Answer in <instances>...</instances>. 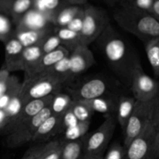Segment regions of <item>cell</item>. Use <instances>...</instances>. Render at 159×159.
<instances>
[{
	"label": "cell",
	"instance_id": "6da1fadb",
	"mask_svg": "<svg viewBox=\"0 0 159 159\" xmlns=\"http://www.w3.org/2000/svg\"><path fill=\"white\" fill-rule=\"evenodd\" d=\"M96 40L110 68L130 87L134 71L142 67L138 54L110 24Z\"/></svg>",
	"mask_w": 159,
	"mask_h": 159
},
{
	"label": "cell",
	"instance_id": "7a4b0ae2",
	"mask_svg": "<svg viewBox=\"0 0 159 159\" xmlns=\"http://www.w3.org/2000/svg\"><path fill=\"white\" fill-rule=\"evenodd\" d=\"M113 16L122 29L144 43L159 38V22L150 12L119 7L115 9Z\"/></svg>",
	"mask_w": 159,
	"mask_h": 159
},
{
	"label": "cell",
	"instance_id": "3957f363",
	"mask_svg": "<svg viewBox=\"0 0 159 159\" xmlns=\"http://www.w3.org/2000/svg\"><path fill=\"white\" fill-rule=\"evenodd\" d=\"M68 85L66 81L48 72L28 75H25L20 93L23 105L34 99L54 96Z\"/></svg>",
	"mask_w": 159,
	"mask_h": 159
},
{
	"label": "cell",
	"instance_id": "277c9868",
	"mask_svg": "<svg viewBox=\"0 0 159 159\" xmlns=\"http://www.w3.org/2000/svg\"><path fill=\"white\" fill-rule=\"evenodd\" d=\"M120 83L106 76L99 75L84 79L75 85H70L68 93L73 100L87 101L107 95H117Z\"/></svg>",
	"mask_w": 159,
	"mask_h": 159
},
{
	"label": "cell",
	"instance_id": "5b68a950",
	"mask_svg": "<svg viewBox=\"0 0 159 159\" xmlns=\"http://www.w3.org/2000/svg\"><path fill=\"white\" fill-rule=\"evenodd\" d=\"M158 103L159 95L150 101H136L133 113L127 122L125 129L123 130L124 147H127L129 143L135 137L138 136L152 120L155 109Z\"/></svg>",
	"mask_w": 159,
	"mask_h": 159
},
{
	"label": "cell",
	"instance_id": "8992f818",
	"mask_svg": "<svg viewBox=\"0 0 159 159\" xmlns=\"http://www.w3.org/2000/svg\"><path fill=\"white\" fill-rule=\"evenodd\" d=\"M110 23V19L103 9L92 5L84 7L83 24L79 35L82 44L88 46L96 41Z\"/></svg>",
	"mask_w": 159,
	"mask_h": 159
},
{
	"label": "cell",
	"instance_id": "52a82bcc",
	"mask_svg": "<svg viewBox=\"0 0 159 159\" xmlns=\"http://www.w3.org/2000/svg\"><path fill=\"white\" fill-rule=\"evenodd\" d=\"M116 128V118L111 116L106 119L95 131L87 134L84 140V155H104Z\"/></svg>",
	"mask_w": 159,
	"mask_h": 159
},
{
	"label": "cell",
	"instance_id": "ba28073f",
	"mask_svg": "<svg viewBox=\"0 0 159 159\" xmlns=\"http://www.w3.org/2000/svg\"><path fill=\"white\" fill-rule=\"evenodd\" d=\"M51 114L52 113L50 105L43 108L41 111L24 123L16 130L6 135L7 137L5 141L6 147L15 148L32 141L33 138L40 124Z\"/></svg>",
	"mask_w": 159,
	"mask_h": 159
},
{
	"label": "cell",
	"instance_id": "9c48e42d",
	"mask_svg": "<svg viewBox=\"0 0 159 159\" xmlns=\"http://www.w3.org/2000/svg\"><path fill=\"white\" fill-rule=\"evenodd\" d=\"M157 130L151 121L126 148V159H154V141Z\"/></svg>",
	"mask_w": 159,
	"mask_h": 159
},
{
	"label": "cell",
	"instance_id": "30bf717a",
	"mask_svg": "<svg viewBox=\"0 0 159 159\" xmlns=\"http://www.w3.org/2000/svg\"><path fill=\"white\" fill-rule=\"evenodd\" d=\"M129 88L133 97L140 102L150 101L159 95V82L148 75L142 67L134 71Z\"/></svg>",
	"mask_w": 159,
	"mask_h": 159
},
{
	"label": "cell",
	"instance_id": "8fae6325",
	"mask_svg": "<svg viewBox=\"0 0 159 159\" xmlns=\"http://www.w3.org/2000/svg\"><path fill=\"white\" fill-rule=\"evenodd\" d=\"M52 98L53 96H49L48 97L42 98V99L30 101L27 103L23 105L18 114L9 120L6 127L0 130V134L8 135L13 132L18 127L23 125L24 123L31 119L33 116L37 115L43 108L49 106L52 100Z\"/></svg>",
	"mask_w": 159,
	"mask_h": 159
},
{
	"label": "cell",
	"instance_id": "7c38bea8",
	"mask_svg": "<svg viewBox=\"0 0 159 159\" xmlns=\"http://www.w3.org/2000/svg\"><path fill=\"white\" fill-rule=\"evenodd\" d=\"M70 79L71 83L74 79L91 68L96 64L93 53L88 46L81 44L69 54Z\"/></svg>",
	"mask_w": 159,
	"mask_h": 159
},
{
	"label": "cell",
	"instance_id": "4fadbf2b",
	"mask_svg": "<svg viewBox=\"0 0 159 159\" xmlns=\"http://www.w3.org/2000/svg\"><path fill=\"white\" fill-rule=\"evenodd\" d=\"M64 130L63 116L51 114L38 127L33 138L32 142L45 144L54 136L63 133Z\"/></svg>",
	"mask_w": 159,
	"mask_h": 159
},
{
	"label": "cell",
	"instance_id": "5bb4252c",
	"mask_svg": "<svg viewBox=\"0 0 159 159\" xmlns=\"http://www.w3.org/2000/svg\"><path fill=\"white\" fill-rule=\"evenodd\" d=\"M5 44V63L3 68L9 72L21 71V57L24 47L16 38L12 37Z\"/></svg>",
	"mask_w": 159,
	"mask_h": 159
},
{
	"label": "cell",
	"instance_id": "9a60e30c",
	"mask_svg": "<svg viewBox=\"0 0 159 159\" xmlns=\"http://www.w3.org/2000/svg\"><path fill=\"white\" fill-rule=\"evenodd\" d=\"M54 32L50 27L41 30L28 29V28L16 26L14 37L23 45L24 48L34 45H40L49 34Z\"/></svg>",
	"mask_w": 159,
	"mask_h": 159
},
{
	"label": "cell",
	"instance_id": "2e32d148",
	"mask_svg": "<svg viewBox=\"0 0 159 159\" xmlns=\"http://www.w3.org/2000/svg\"><path fill=\"white\" fill-rule=\"evenodd\" d=\"M69 54V51H68L65 47L60 46L58 48L51 51V52L43 54L39 63L32 70V71L25 75H32L44 72V71H48L49 68H51L53 65H55L57 62H58L59 61H61L66 56H68Z\"/></svg>",
	"mask_w": 159,
	"mask_h": 159
},
{
	"label": "cell",
	"instance_id": "e0dca14e",
	"mask_svg": "<svg viewBox=\"0 0 159 159\" xmlns=\"http://www.w3.org/2000/svg\"><path fill=\"white\" fill-rule=\"evenodd\" d=\"M121 96V95H120ZM120 96L119 95H107L96 99L85 101L90 108L95 112L102 113L106 116H111L113 113H116L117 107L118 99Z\"/></svg>",
	"mask_w": 159,
	"mask_h": 159
},
{
	"label": "cell",
	"instance_id": "ac0fdd59",
	"mask_svg": "<svg viewBox=\"0 0 159 159\" xmlns=\"http://www.w3.org/2000/svg\"><path fill=\"white\" fill-rule=\"evenodd\" d=\"M50 25H52V23L48 16L37 9H32L23 17L21 21L16 26L41 30L50 27Z\"/></svg>",
	"mask_w": 159,
	"mask_h": 159
},
{
	"label": "cell",
	"instance_id": "d6986e66",
	"mask_svg": "<svg viewBox=\"0 0 159 159\" xmlns=\"http://www.w3.org/2000/svg\"><path fill=\"white\" fill-rule=\"evenodd\" d=\"M136 99L130 96L121 95L118 99L117 107H116V120L119 123L122 130L125 129L127 122L133 113Z\"/></svg>",
	"mask_w": 159,
	"mask_h": 159
},
{
	"label": "cell",
	"instance_id": "ffe728a7",
	"mask_svg": "<svg viewBox=\"0 0 159 159\" xmlns=\"http://www.w3.org/2000/svg\"><path fill=\"white\" fill-rule=\"evenodd\" d=\"M43 53L42 51L40 45L26 47L23 49L21 57V71H24L25 74L30 73L35 68L41 59Z\"/></svg>",
	"mask_w": 159,
	"mask_h": 159
},
{
	"label": "cell",
	"instance_id": "44dd1931",
	"mask_svg": "<svg viewBox=\"0 0 159 159\" xmlns=\"http://www.w3.org/2000/svg\"><path fill=\"white\" fill-rule=\"evenodd\" d=\"M83 6L66 5L57 10L51 17V23L54 27H66Z\"/></svg>",
	"mask_w": 159,
	"mask_h": 159
},
{
	"label": "cell",
	"instance_id": "7402d4cb",
	"mask_svg": "<svg viewBox=\"0 0 159 159\" xmlns=\"http://www.w3.org/2000/svg\"><path fill=\"white\" fill-rule=\"evenodd\" d=\"M54 34L59 38L61 46L69 51H72L82 44L79 33L71 30L67 27H54Z\"/></svg>",
	"mask_w": 159,
	"mask_h": 159
},
{
	"label": "cell",
	"instance_id": "603a6c76",
	"mask_svg": "<svg viewBox=\"0 0 159 159\" xmlns=\"http://www.w3.org/2000/svg\"><path fill=\"white\" fill-rule=\"evenodd\" d=\"M34 2L35 0H15L11 4L7 16L10 17L15 26L21 21L23 17L30 10L34 9Z\"/></svg>",
	"mask_w": 159,
	"mask_h": 159
},
{
	"label": "cell",
	"instance_id": "cb8c5ba5",
	"mask_svg": "<svg viewBox=\"0 0 159 159\" xmlns=\"http://www.w3.org/2000/svg\"><path fill=\"white\" fill-rule=\"evenodd\" d=\"M85 136L76 141H65L60 159H82L84 155Z\"/></svg>",
	"mask_w": 159,
	"mask_h": 159
},
{
	"label": "cell",
	"instance_id": "d4e9b609",
	"mask_svg": "<svg viewBox=\"0 0 159 159\" xmlns=\"http://www.w3.org/2000/svg\"><path fill=\"white\" fill-rule=\"evenodd\" d=\"M73 99L68 93H58L53 96L52 100L50 104L51 113L54 115L63 116L70 109Z\"/></svg>",
	"mask_w": 159,
	"mask_h": 159
},
{
	"label": "cell",
	"instance_id": "484cf974",
	"mask_svg": "<svg viewBox=\"0 0 159 159\" xmlns=\"http://www.w3.org/2000/svg\"><path fill=\"white\" fill-rule=\"evenodd\" d=\"M68 5L66 0H35L34 9L51 17L57 10Z\"/></svg>",
	"mask_w": 159,
	"mask_h": 159
},
{
	"label": "cell",
	"instance_id": "4316f807",
	"mask_svg": "<svg viewBox=\"0 0 159 159\" xmlns=\"http://www.w3.org/2000/svg\"><path fill=\"white\" fill-rule=\"evenodd\" d=\"M21 86L22 83L19 82L18 79L16 76L10 75L7 89L6 92L0 96V109L1 110H5L7 107L12 98L20 93L21 90Z\"/></svg>",
	"mask_w": 159,
	"mask_h": 159
},
{
	"label": "cell",
	"instance_id": "83f0119b",
	"mask_svg": "<svg viewBox=\"0 0 159 159\" xmlns=\"http://www.w3.org/2000/svg\"><path fill=\"white\" fill-rule=\"evenodd\" d=\"M147 57L156 76H159V38L144 43Z\"/></svg>",
	"mask_w": 159,
	"mask_h": 159
},
{
	"label": "cell",
	"instance_id": "f1b7e54d",
	"mask_svg": "<svg viewBox=\"0 0 159 159\" xmlns=\"http://www.w3.org/2000/svg\"><path fill=\"white\" fill-rule=\"evenodd\" d=\"M70 110L79 122H90L94 111L85 101L73 100Z\"/></svg>",
	"mask_w": 159,
	"mask_h": 159
},
{
	"label": "cell",
	"instance_id": "f546056e",
	"mask_svg": "<svg viewBox=\"0 0 159 159\" xmlns=\"http://www.w3.org/2000/svg\"><path fill=\"white\" fill-rule=\"evenodd\" d=\"M44 72H48L57 77L65 79L67 83L71 84V79H70V60L69 55L66 56L58 62L53 65L51 68Z\"/></svg>",
	"mask_w": 159,
	"mask_h": 159
},
{
	"label": "cell",
	"instance_id": "4dcf8cb0",
	"mask_svg": "<svg viewBox=\"0 0 159 159\" xmlns=\"http://www.w3.org/2000/svg\"><path fill=\"white\" fill-rule=\"evenodd\" d=\"M89 125L90 122H79L73 127L66 128L63 132L64 137L62 139L65 141H71L83 138L87 134Z\"/></svg>",
	"mask_w": 159,
	"mask_h": 159
},
{
	"label": "cell",
	"instance_id": "1f68e13d",
	"mask_svg": "<svg viewBox=\"0 0 159 159\" xmlns=\"http://www.w3.org/2000/svg\"><path fill=\"white\" fill-rule=\"evenodd\" d=\"M64 142L65 141L61 139L52 140L45 143L41 153L42 159H60Z\"/></svg>",
	"mask_w": 159,
	"mask_h": 159
},
{
	"label": "cell",
	"instance_id": "d6a6232c",
	"mask_svg": "<svg viewBox=\"0 0 159 159\" xmlns=\"http://www.w3.org/2000/svg\"><path fill=\"white\" fill-rule=\"evenodd\" d=\"M12 20L9 16L0 12V41L6 43L14 37L15 28Z\"/></svg>",
	"mask_w": 159,
	"mask_h": 159
},
{
	"label": "cell",
	"instance_id": "836d02e7",
	"mask_svg": "<svg viewBox=\"0 0 159 159\" xmlns=\"http://www.w3.org/2000/svg\"><path fill=\"white\" fill-rule=\"evenodd\" d=\"M155 0H119L120 7L134 9L150 12Z\"/></svg>",
	"mask_w": 159,
	"mask_h": 159
},
{
	"label": "cell",
	"instance_id": "e575fe53",
	"mask_svg": "<svg viewBox=\"0 0 159 159\" xmlns=\"http://www.w3.org/2000/svg\"><path fill=\"white\" fill-rule=\"evenodd\" d=\"M103 159H126V148L120 142H114L107 148Z\"/></svg>",
	"mask_w": 159,
	"mask_h": 159
},
{
	"label": "cell",
	"instance_id": "d590c367",
	"mask_svg": "<svg viewBox=\"0 0 159 159\" xmlns=\"http://www.w3.org/2000/svg\"><path fill=\"white\" fill-rule=\"evenodd\" d=\"M61 46L60 40L58 37L54 34V32L51 33V34L48 36L46 38L43 40L40 44V48H41L43 54H47V53L51 52V51H54L59 47Z\"/></svg>",
	"mask_w": 159,
	"mask_h": 159
},
{
	"label": "cell",
	"instance_id": "8d00e7d4",
	"mask_svg": "<svg viewBox=\"0 0 159 159\" xmlns=\"http://www.w3.org/2000/svg\"><path fill=\"white\" fill-rule=\"evenodd\" d=\"M20 93L12 98V100L9 103V105L5 109V111H6V114H7L9 120L12 119V118H13L15 116H16L19 112L21 110L22 107H23V103L22 102L21 99H20Z\"/></svg>",
	"mask_w": 159,
	"mask_h": 159
},
{
	"label": "cell",
	"instance_id": "74e56055",
	"mask_svg": "<svg viewBox=\"0 0 159 159\" xmlns=\"http://www.w3.org/2000/svg\"><path fill=\"white\" fill-rule=\"evenodd\" d=\"M83 17H84V7L79 11L77 15L71 20V21L68 23V26H66L68 29L71 30L75 31V32L80 33L82 30V24H83Z\"/></svg>",
	"mask_w": 159,
	"mask_h": 159
},
{
	"label": "cell",
	"instance_id": "f35d334b",
	"mask_svg": "<svg viewBox=\"0 0 159 159\" xmlns=\"http://www.w3.org/2000/svg\"><path fill=\"white\" fill-rule=\"evenodd\" d=\"M44 147V144H37V145L30 148L24 153L21 159H36Z\"/></svg>",
	"mask_w": 159,
	"mask_h": 159
},
{
	"label": "cell",
	"instance_id": "ab89813d",
	"mask_svg": "<svg viewBox=\"0 0 159 159\" xmlns=\"http://www.w3.org/2000/svg\"><path fill=\"white\" fill-rule=\"evenodd\" d=\"M10 72L5 68L0 69V96L6 92L7 89Z\"/></svg>",
	"mask_w": 159,
	"mask_h": 159
},
{
	"label": "cell",
	"instance_id": "60d3db41",
	"mask_svg": "<svg viewBox=\"0 0 159 159\" xmlns=\"http://www.w3.org/2000/svg\"><path fill=\"white\" fill-rule=\"evenodd\" d=\"M78 123H79V121L75 116V115L73 114V113L70 109L63 115V124L65 130L66 128H68V127L76 125Z\"/></svg>",
	"mask_w": 159,
	"mask_h": 159
},
{
	"label": "cell",
	"instance_id": "b9f144b4",
	"mask_svg": "<svg viewBox=\"0 0 159 159\" xmlns=\"http://www.w3.org/2000/svg\"><path fill=\"white\" fill-rule=\"evenodd\" d=\"M15 0H0V12L7 15L8 10Z\"/></svg>",
	"mask_w": 159,
	"mask_h": 159
},
{
	"label": "cell",
	"instance_id": "7bdbcfd3",
	"mask_svg": "<svg viewBox=\"0 0 159 159\" xmlns=\"http://www.w3.org/2000/svg\"><path fill=\"white\" fill-rule=\"evenodd\" d=\"M154 159H159V131H157L154 141Z\"/></svg>",
	"mask_w": 159,
	"mask_h": 159
},
{
	"label": "cell",
	"instance_id": "ee69618b",
	"mask_svg": "<svg viewBox=\"0 0 159 159\" xmlns=\"http://www.w3.org/2000/svg\"><path fill=\"white\" fill-rule=\"evenodd\" d=\"M8 122H9V118H8L6 111L5 110L0 109V130L6 127Z\"/></svg>",
	"mask_w": 159,
	"mask_h": 159
},
{
	"label": "cell",
	"instance_id": "f6af8a7d",
	"mask_svg": "<svg viewBox=\"0 0 159 159\" xmlns=\"http://www.w3.org/2000/svg\"><path fill=\"white\" fill-rule=\"evenodd\" d=\"M151 13H152L159 22V0H155L153 6H152V11H151Z\"/></svg>",
	"mask_w": 159,
	"mask_h": 159
},
{
	"label": "cell",
	"instance_id": "bcb514c9",
	"mask_svg": "<svg viewBox=\"0 0 159 159\" xmlns=\"http://www.w3.org/2000/svg\"><path fill=\"white\" fill-rule=\"evenodd\" d=\"M152 121L155 125V128H156L157 131H159V103L157 106L156 109H155V113H154L153 118H152Z\"/></svg>",
	"mask_w": 159,
	"mask_h": 159
},
{
	"label": "cell",
	"instance_id": "7dc6e473",
	"mask_svg": "<svg viewBox=\"0 0 159 159\" xmlns=\"http://www.w3.org/2000/svg\"><path fill=\"white\" fill-rule=\"evenodd\" d=\"M88 0H66L67 3L69 5H73V6H82L87 2Z\"/></svg>",
	"mask_w": 159,
	"mask_h": 159
},
{
	"label": "cell",
	"instance_id": "c3c4849f",
	"mask_svg": "<svg viewBox=\"0 0 159 159\" xmlns=\"http://www.w3.org/2000/svg\"><path fill=\"white\" fill-rule=\"evenodd\" d=\"M82 159H103V155H83Z\"/></svg>",
	"mask_w": 159,
	"mask_h": 159
},
{
	"label": "cell",
	"instance_id": "681fc988",
	"mask_svg": "<svg viewBox=\"0 0 159 159\" xmlns=\"http://www.w3.org/2000/svg\"><path fill=\"white\" fill-rule=\"evenodd\" d=\"M106 4L108 5L109 6H114L116 4H118L119 0H102Z\"/></svg>",
	"mask_w": 159,
	"mask_h": 159
},
{
	"label": "cell",
	"instance_id": "f907efd6",
	"mask_svg": "<svg viewBox=\"0 0 159 159\" xmlns=\"http://www.w3.org/2000/svg\"><path fill=\"white\" fill-rule=\"evenodd\" d=\"M2 159H9V157H5V158H2Z\"/></svg>",
	"mask_w": 159,
	"mask_h": 159
}]
</instances>
